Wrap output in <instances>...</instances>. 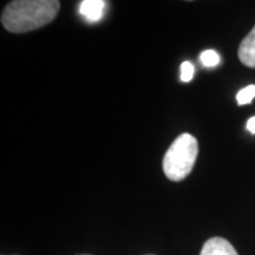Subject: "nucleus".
<instances>
[{
    "instance_id": "f257e3e1",
    "label": "nucleus",
    "mask_w": 255,
    "mask_h": 255,
    "mask_svg": "<svg viewBox=\"0 0 255 255\" xmlns=\"http://www.w3.org/2000/svg\"><path fill=\"white\" fill-rule=\"evenodd\" d=\"M60 8L57 0H14L6 5L1 24L12 33H24L45 26Z\"/></svg>"
},
{
    "instance_id": "f03ea898",
    "label": "nucleus",
    "mask_w": 255,
    "mask_h": 255,
    "mask_svg": "<svg viewBox=\"0 0 255 255\" xmlns=\"http://www.w3.org/2000/svg\"><path fill=\"white\" fill-rule=\"evenodd\" d=\"M199 145L196 138L190 133H182L169 146L163 158V171L169 180L182 181L195 164Z\"/></svg>"
},
{
    "instance_id": "7ed1b4c3",
    "label": "nucleus",
    "mask_w": 255,
    "mask_h": 255,
    "mask_svg": "<svg viewBox=\"0 0 255 255\" xmlns=\"http://www.w3.org/2000/svg\"><path fill=\"white\" fill-rule=\"evenodd\" d=\"M200 255H238V252L226 239L212 238L203 245Z\"/></svg>"
},
{
    "instance_id": "20e7f679",
    "label": "nucleus",
    "mask_w": 255,
    "mask_h": 255,
    "mask_svg": "<svg viewBox=\"0 0 255 255\" xmlns=\"http://www.w3.org/2000/svg\"><path fill=\"white\" fill-rule=\"evenodd\" d=\"M239 59L248 68H255V26L239 46Z\"/></svg>"
},
{
    "instance_id": "39448f33",
    "label": "nucleus",
    "mask_w": 255,
    "mask_h": 255,
    "mask_svg": "<svg viewBox=\"0 0 255 255\" xmlns=\"http://www.w3.org/2000/svg\"><path fill=\"white\" fill-rule=\"evenodd\" d=\"M105 2L103 0H84L81 2L79 13L90 23H96L103 17Z\"/></svg>"
},
{
    "instance_id": "423d86ee",
    "label": "nucleus",
    "mask_w": 255,
    "mask_h": 255,
    "mask_svg": "<svg viewBox=\"0 0 255 255\" xmlns=\"http://www.w3.org/2000/svg\"><path fill=\"white\" fill-rule=\"evenodd\" d=\"M200 60L206 68H214V66H216L220 63L221 58H220L219 53L216 51L206 50L200 55Z\"/></svg>"
},
{
    "instance_id": "0eeeda50",
    "label": "nucleus",
    "mask_w": 255,
    "mask_h": 255,
    "mask_svg": "<svg viewBox=\"0 0 255 255\" xmlns=\"http://www.w3.org/2000/svg\"><path fill=\"white\" fill-rule=\"evenodd\" d=\"M255 97V85H248L238 92L237 101L239 105L250 104Z\"/></svg>"
},
{
    "instance_id": "6e6552de",
    "label": "nucleus",
    "mask_w": 255,
    "mask_h": 255,
    "mask_svg": "<svg viewBox=\"0 0 255 255\" xmlns=\"http://www.w3.org/2000/svg\"><path fill=\"white\" fill-rule=\"evenodd\" d=\"M195 68L190 62H183L181 64V81L182 82H190L194 77Z\"/></svg>"
},
{
    "instance_id": "1a4fd4ad",
    "label": "nucleus",
    "mask_w": 255,
    "mask_h": 255,
    "mask_svg": "<svg viewBox=\"0 0 255 255\" xmlns=\"http://www.w3.org/2000/svg\"><path fill=\"white\" fill-rule=\"evenodd\" d=\"M247 130L255 135V117H252L247 121Z\"/></svg>"
},
{
    "instance_id": "9d476101",
    "label": "nucleus",
    "mask_w": 255,
    "mask_h": 255,
    "mask_svg": "<svg viewBox=\"0 0 255 255\" xmlns=\"http://www.w3.org/2000/svg\"><path fill=\"white\" fill-rule=\"evenodd\" d=\"M84 255H89V254H84Z\"/></svg>"
}]
</instances>
